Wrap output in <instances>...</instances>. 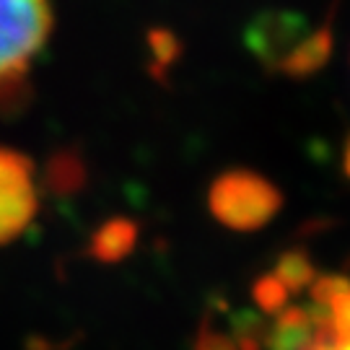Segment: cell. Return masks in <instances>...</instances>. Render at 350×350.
I'll use <instances>...</instances> for the list:
<instances>
[{
  "instance_id": "6",
  "label": "cell",
  "mask_w": 350,
  "mask_h": 350,
  "mask_svg": "<svg viewBox=\"0 0 350 350\" xmlns=\"http://www.w3.org/2000/svg\"><path fill=\"white\" fill-rule=\"evenodd\" d=\"M342 166H345V174L350 176V143H348V148H345V159H342Z\"/></svg>"
},
{
  "instance_id": "2",
  "label": "cell",
  "mask_w": 350,
  "mask_h": 350,
  "mask_svg": "<svg viewBox=\"0 0 350 350\" xmlns=\"http://www.w3.org/2000/svg\"><path fill=\"white\" fill-rule=\"evenodd\" d=\"M250 47L265 65L286 75L319 70L332 52L329 29H306L299 16L275 13L257 18L250 29Z\"/></svg>"
},
{
  "instance_id": "3",
  "label": "cell",
  "mask_w": 350,
  "mask_h": 350,
  "mask_svg": "<svg viewBox=\"0 0 350 350\" xmlns=\"http://www.w3.org/2000/svg\"><path fill=\"white\" fill-rule=\"evenodd\" d=\"M211 208L231 228H257L280 208V192L267 179L250 172L218 176L211 187Z\"/></svg>"
},
{
  "instance_id": "1",
  "label": "cell",
  "mask_w": 350,
  "mask_h": 350,
  "mask_svg": "<svg viewBox=\"0 0 350 350\" xmlns=\"http://www.w3.org/2000/svg\"><path fill=\"white\" fill-rule=\"evenodd\" d=\"M50 31V0H0V107L24 91Z\"/></svg>"
},
{
  "instance_id": "4",
  "label": "cell",
  "mask_w": 350,
  "mask_h": 350,
  "mask_svg": "<svg viewBox=\"0 0 350 350\" xmlns=\"http://www.w3.org/2000/svg\"><path fill=\"white\" fill-rule=\"evenodd\" d=\"M37 179L24 153L0 146V244H11L37 215Z\"/></svg>"
},
{
  "instance_id": "5",
  "label": "cell",
  "mask_w": 350,
  "mask_h": 350,
  "mask_svg": "<svg viewBox=\"0 0 350 350\" xmlns=\"http://www.w3.org/2000/svg\"><path fill=\"white\" fill-rule=\"evenodd\" d=\"M314 301V306L306 312L312 322V332L299 350H350V335H340L329 325V306L327 301Z\"/></svg>"
}]
</instances>
